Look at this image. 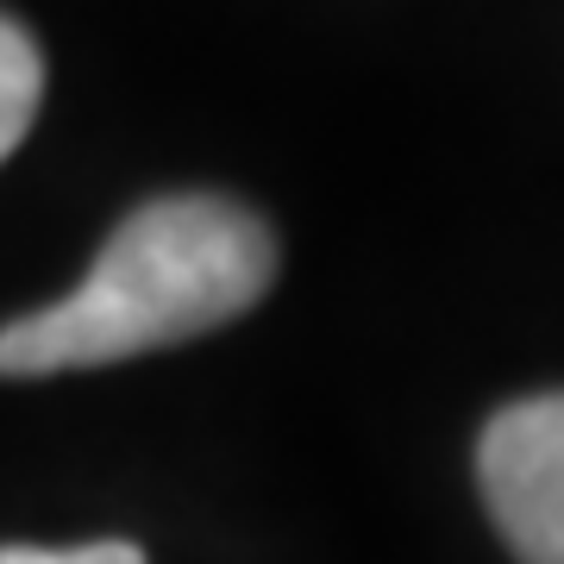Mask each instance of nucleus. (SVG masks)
Here are the masks:
<instances>
[{
    "label": "nucleus",
    "mask_w": 564,
    "mask_h": 564,
    "mask_svg": "<svg viewBox=\"0 0 564 564\" xmlns=\"http://www.w3.org/2000/svg\"><path fill=\"white\" fill-rule=\"evenodd\" d=\"M270 282L276 239L251 207L226 195H163L113 226L69 295L0 326V377H63L163 351L251 314Z\"/></svg>",
    "instance_id": "obj_1"
},
{
    "label": "nucleus",
    "mask_w": 564,
    "mask_h": 564,
    "mask_svg": "<svg viewBox=\"0 0 564 564\" xmlns=\"http://www.w3.org/2000/svg\"><path fill=\"white\" fill-rule=\"evenodd\" d=\"M489 521L521 564H564V389L508 402L477 440Z\"/></svg>",
    "instance_id": "obj_2"
},
{
    "label": "nucleus",
    "mask_w": 564,
    "mask_h": 564,
    "mask_svg": "<svg viewBox=\"0 0 564 564\" xmlns=\"http://www.w3.org/2000/svg\"><path fill=\"white\" fill-rule=\"evenodd\" d=\"M44 107V51L20 20L0 13V163L20 151Z\"/></svg>",
    "instance_id": "obj_3"
},
{
    "label": "nucleus",
    "mask_w": 564,
    "mask_h": 564,
    "mask_svg": "<svg viewBox=\"0 0 564 564\" xmlns=\"http://www.w3.org/2000/svg\"><path fill=\"white\" fill-rule=\"evenodd\" d=\"M0 564H144L132 540H95V545H0Z\"/></svg>",
    "instance_id": "obj_4"
}]
</instances>
